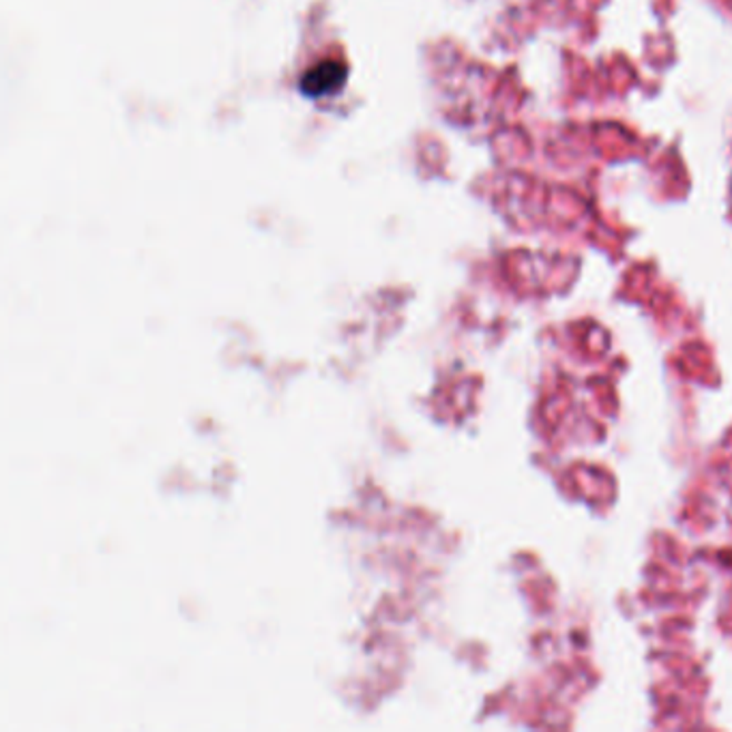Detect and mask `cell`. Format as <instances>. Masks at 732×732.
<instances>
[{"label": "cell", "mask_w": 732, "mask_h": 732, "mask_svg": "<svg viewBox=\"0 0 732 732\" xmlns=\"http://www.w3.org/2000/svg\"><path fill=\"white\" fill-rule=\"evenodd\" d=\"M346 80V67L339 61H323L311 67L301 80V91L307 97H323L337 91Z\"/></svg>", "instance_id": "1"}]
</instances>
